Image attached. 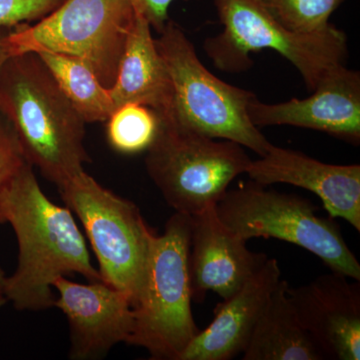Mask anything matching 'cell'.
<instances>
[{"label":"cell","instance_id":"obj_3","mask_svg":"<svg viewBox=\"0 0 360 360\" xmlns=\"http://www.w3.org/2000/svg\"><path fill=\"white\" fill-rule=\"evenodd\" d=\"M191 215L175 212L151 239L129 345L153 359L179 360L200 331L191 311Z\"/></svg>","mask_w":360,"mask_h":360},{"label":"cell","instance_id":"obj_11","mask_svg":"<svg viewBox=\"0 0 360 360\" xmlns=\"http://www.w3.org/2000/svg\"><path fill=\"white\" fill-rule=\"evenodd\" d=\"M54 307L70 323L71 359H96L120 342L129 343L134 311L127 293L104 281L73 283L65 276L53 283Z\"/></svg>","mask_w":360,"mask_h":360},{"label":"cell","instance_id":"obj_15","mask_svg":"<svg viewBox=\"0 0 360 360\" xmlns=\"http://www.w3.org/2000/svg\"><path fill=\"white\" fill-rule=\"evenodd\" d=\"M281 276L277 259L267 258L238 292L217 305L212 323L196 335L179 360H229L243 354Z\"/></svg>","mask_w":360,"mask_h":360},{"label":"cell","instance_id":"obj_21","mask_svg":"<svg viewBox=\"0 0 360 360\" xmlns=\"http://www.w3.org/2000/svg\"><path fill=\"white\" fill-rule=\"evenodd\" d=\"M65 0H0V26H15L39 21Z\"/></svg>","mask_w":360,"mask_h":360},{"label":"cell","instance_id":"obj_8","mask_svg":"<svg viewBox=\"0 0 360 360\" xmlns=\"http://www.w3.org/2000/svg\"><path fill=\"white\" fill-rule=\"evenodd\" d=\"M137 11L132 0H65L30 25L11 28V56L47 51L73 56L111 89Z\"/></svg>","mask_w":360,"mask_h":360},{"label":"cell","instance_id":"obj_7","mask_svg":"<svg viewBox=\"0 0 360 360\" xmlns=\"http://www.w3.org/2000/svg\"><path fill=\"white\" fill-rule=\"evenodd\" d=\"M222 224L241 238H276L321 258L338 274L360 281V264L333 219L317 215L311 201L250 180L215 205Z\"/></svg>","mask_w":360,"mask_h":360},{"label":"cell","instance_id":"obj_5","mask_svg":"<svg viewBox=\"0 0 360 360\" xmlns=\"http://www.w3.org/2000/svg\"><path fill=\"white\" fill-rule=\"evenodd\" d=\"M158 34L155 44L174 87L170 117L210 139L236 142L259 156L266 155L272 143L248 116V105L255 94L214 77L174 20H168Z\"/></svg>","mask_w":360,"mask_h":360},{"label":"cell","instance_id":"obj_4","mask_svg":"<svg viewBox=\"0 0 360 360\" xmlns=\"http://www.w3.org/2000/svg\"><path fill=\"white\" fill-rule=\"evenodd\" d=\"M224 32L208 37L203 49L215 68L243 72L252 68L251 52L271 49L295 66L312 91L322 75L345 65L347 37L329 23L319 32H291L277 22L255 0H212Z\"/></svg>","mask_w":360,"mask_h":360},{"label":"cell","instance_id":"obj_27","mask_svg":"<svg viewBox=\"0 0 360 360\" xmlns=\"http://www.w3.org/2000/svg\"><path fill=\"white\" fill-rule=\"evenodd\" d=\"M0 222H4V217H2L1 212H0Z\"/></svg>","mask_w":360,"mask_h":360},{"label":"cell","instance_id":"obj_18","mask_svg":"<svg viewBox=\"0 0 360 360\" xmlns=\"http://www.w3.org/2000/svg\"><path fill=\"white\" fill-rule=\"evenodd\" d=\"M86 123L104 122L115 110L110 89L86 63L73 56L47 51L35 52Z\"/></svg>","mask_w":360,"mask_h":360},{"label":"cell","instance_id":"obj_10","mask_svg":"<svg viewBox=\"0 0 360 360\" xmlns=\"http://www.w3.org/2000/svg\"><path fill=\"white\" fill-rule=\"evenodd\" d=\"M304 99L264 103L257 96L248 116L259 127L290 125L324 132L352 146L360 142V73L345 65L329 68Z\"/></svg>","mask_w":360,"mask_h":360},{"label":"cell","instance_id":"obj_12","mask_svg":"<svg viewBox=\"0 0 360 360\" xmlns=\"http://www.w3.org/2000/svg\"><path fill=\"white\" fill-rule=\"evenodd\" d=\"M288 295L300 323L326 359H360V285L333 271Z\"/></svg>","mask_w":360,"mask_h":360},{"label":"cell","instance_id":"obj_19","mask_svg":"<svg viewBox=\"0 0 360 360\" xmlns=\"http://www.w3.org/2000/svg\"><path fill=\"white\" fill-rule=\"evenodd\" d=\"M106 122L108 143L115 150L124 155L148 150L160 127V118L155 111L132 103L115 108Z\"/></svg>","mask_w":360,"mask_h":360},{"label":"cell","instance_id":"obj_24","mask_svg":"<svg viewBox=\"0 0 360 360\" xmlns=\"http://www.w3.org/2000/svg\"><path fill=\"white\" fill-rule=\"evenodd\" d=\"M11 30V28L0 26V66L11 56L8 44H7V37Z\"/></svg>","mask_w":360,"mask_h":360},{"label":"cell","instance_id":"obj_22","mask_svg":"<svg viewBox=\"0 0 360 360\" xmlns=\"http://www.w3.org/2000/svg\"><path fill=\"white\" fill-rule=\"evenodd\" d=\"M26 162L28 161L18 134L0 113V187L13 179Z\"/></svg>","mask_w":360,"mask_h":360},{"label":"cell","instance_id":"obj_9","mask_svg":"<svg viewBox=\"0 0 360 360\" xmlns=\"http://www.w3.org/2000/svg\"><path fill=\"white\" fill-rule=\"evenodd\" d=\"M58 187L66 206L84 224L103 281L127 293L134 307L155 232L134 202L108 191L84 170Z\"/></svg>","mask_w":360,"mask_h":360},{"label":"cell","instance_id":"obj_6","mask_svg":"<svg viewBox=\"0 0 360 360\" xmlns=\"http://www.w3.org/2000/svg\"><path fill=\"white\" fill-rule=\"evenodd\" d=\"M158 118L146 167L167 205L191 217L217 205L232 180L245 174L250 165L245 148L187 129L170 116Z\"/></svg>","mask_w":360,"mask_h":360},{"label":"cell","instance_id":"obj_16","mask_svg":"<svg viewBox=\"0 0 360 360\" xmlns=\"http://www.w3.org/2000/svg\"><path fill=\"white\" fill-rule=\"evenodd\" d=\"M151 30L148 20L137 13L110 92L115 108L139 104L165 117L174 110V87Z\"/></svg>","mask_w":360,"mask_h":360},{"label":"cell","instance_id":"obj_23","mask_svg":"<svg viewBox=\"0 0 360 360\" xmlns=\"http://www.w3.org/2000/svg\"><path fill=\"white\" fill-rule=\"evenodd\" d=\"M189 1V0H186ZM137 13L148 20L151 28L160 33L170 20L168 9L174 0H132Z\"/></svg>","mask_w":360,"mask_h":360},{"label":"cell","instance_id":"obj_13","mask_svg":"<svg viewBox=\"0 0 360 360\" xmlns=\"http://www.w3.org/2000/svg\"><path fill=\"white\" fill-rule=\"evenodd\" d=\"M246 241L222 224L215 205L191 217L193 300L203 302L208 291L227 300L264 266L269 257L248 250Z\"/></svg>","mask_w":360,"mask_h":360},{"label":"cell","instance_id":"obj_25","mask_svg":"<svg viewBox=\"0 0 360 360\" xmlns=\"http://www.w3.org/2000/svg\"><path fill=\"white\" fill-rule=\"evenodd\" d=\"M6 276L4 270L0 269V292L4 291V284H6Z\"/></svg>","mask_w":360,"mask_h":360},{"label":"cell","instance_id":"obj_26","mask_svg":"<svg viewBox=\"0 0 360 360\" xmlns=\"http://www.w3.org/2000/svg\"><path fill=\"white\" fill-rule=\"evenodd\" d=\"M7 302L6 296H4V293L0 292V307H4Z\"/></svg>","mask_w":360,"mask_h":360},{"label":"cell","instance_id":"obj_2","mask_svg":"<svg viewBox=\"0 0 360 360\" xmlns=\"http://www.w3.org/2000/svg\"><path fill=\"white\" fill-rule=\"evenodd\" d=\"M0 113L45 179L59 186L84 170L86 122L35 52L13 54L0 66Z\"/></svg>","mask_w":360,"mask_h":360},{"label":"cell","instance_id":"obj_1","mask_svg":"<svg viewBox=\"0 0 360 360\" xmlns=\"http://www.w3.org/2000/svg\"><path fill=\"white\" fill-rule=\"evenodd\" d=\"M0 212L18 243V266L2 291L16 309L54 307L53 283L61 276L79 274L90 283L103 281L71 210L49 200L30 162L0 187Z\"/></svg>","mask_w":360,"mask_h":360},{"label":"cell","instance_id":"obj_20","mask_svg":"<svg viewBox=\"0 0 360 360\" xmlns=\"http://www.w3.org/2000/svg\"><path fill=\"white\" fill-rule=\"evenodd\" d=\"M262 8L291 32H319L343 0H255Z\"/></svg>","mask_w":360,"mask_h":360},{"label":"cell","instance_id":"obj_14","mask_svg":"<svg viewBox=\"0 0 360 360\" xmlns=\"http://www.w3.org/2000/svg\"><path fill=\"white\" fill-rule=\"evenodd\" d=\"M245 174L262 186L288 184L316 194L331 219L340 217L360 231V165H335L272 144L251 160Z\"/></svg>","mask_w":360,"mask_h":360},{"label":"cell","instance_id":"obj_17","mask_svg":"<svg viewBox=\"0 0 360 360\" xmlns=\"http://www.w3.org/2000/svg\"><path fill=\"white\" fill-rule=\"evenodd\" d=\"M281 279L255 324L243 360L326 359L303 328Z\"/></svg>","mask_w":360,"mask_h":360}]
</instances>
